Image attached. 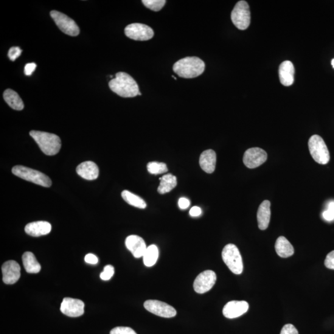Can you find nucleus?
I'll use <instances>...</instances> for the list:
<instances>
[{"label":"nucleus","mask_w":334,"mask_h":334,"mask_svg":"<svg viewBox=\"0 0 334 334\" xmlns=\"http://www.w3.org/2000/svg\"><path fill=\"white\" fill-rule=\"evenodd\" d=\"M12 172L19 178L42 187L49 188L52 184L51 179L44 173L22 165L14 167Z\"/></svg>","instance_id":"obj_4"},{"label":"nucleus","mask_w":334,"mask_h":334,"mask_svg":"<svg viewBox=\"0 0 334 334\" xmlns=\"http://www.w3.org/2000/svg\"><path fill=\"white\" fill-rule=\"evenodd\" d=\"M280 83L285 86L292 85L294 82V68L290 61H285L280 64L279 69Z\"/></svg>","instance_id":"obj_20"},{"label":"nucleus","mask_w":334,"mask_h":334,"mask_svg":"<svg viewBox=\"0 0 334 334\" xmlns=\"http://www.w3.org/2000/svg\"><path fill=\"white\" fill-rule=\"evenodd\" d=\"M217 276L214 271L207 270L201 272L196 278L193 287L196 293L203 294L211 290L215 284Z\"/></svg>","instance_id":"obj_11"},{"label":"nucleus","mask_w":334,"mask_h":334,"mask_svg":"<svg viewBox=\"0 0 334 334\" xmlns=\"http://www.w3.org/2000/svg\"><path fill=\"white\" fill-rule=\"evenodd\" d=\"M142 3L145 7L154 11H159L164 7L165 0H142Z\"/></svg>","instance_id":"obj_29"},{"label":"nucleus","mask_w":334,"mask_h":334,"mask_svg":"<svg viewBox=\"0 0 334 334\" xmlns=\"http://www.w3.org/2000/svg\"><path fill=\"white\" fill-rule=\"evenodd\" d=\"M50 16L54 20L59 29L63 33L72 36V37H76L80 34V28L73 19L57 11H52L50 12Z\"/></svg>","instance_id":"obj_8"},{"label":"nucleus","mask_w":334,"mask_h":334,"mask_svg":"<svg viewBox=\"0 0 334 334\" xmlns=\"http://www.w3.org/2000/svg\"><path fill=\"white\" fill-rule=\"evenodd\" d=\"M125 245L136 258L142 257L147 248L144 240L137 235L129 236L126 238Z\"/></svg>","instance_id":"obj_16"},{"label":"nucleus","mask_w":334,"mask_h":334,"mask_svg":"<svg viewBox=\"0 0 334 334\" xmlns=\"http://www.w3.org/2000/svg\"><path fill=\"white\" fill-rule=\"evenodd\" d=\"M217 161V156L214 151L206 150L201 154L199 165L205 172L212 173L214 172Z\"/></svg>","instance_id":"obj_21"},{"label":"nucleus","mask_w":334,"mask_h":334,"mask_svg":"<svg viewBox=\"0 0 334 334\" xmlns=\"http://www.w3.org/2000/svg\"><path fill=\"white\" fill-rule=\"evenodd\" d=\"M22 50L18 47H11L8 52V57L11 61H15L21 55Z\"/></svg>","instance_id":"obj_32"},{"label":"nucleus","mask_w":334,"mask_h":334,"mask_svg":"<svg viewBox=\"0 0 334 334\" xmlns=\"http://www.w3.org/2000/svg\"><path fill=\"white\" fill-rule=\"evenodd\" d=\"M327 209L334 212V201L329 202V204L327 205Z\"/></svg>","instance_id":"obj_40"},{"label":"nucleus","mask_w":334,"mask_h":334,"mask_svg":"<svg viewBox=\"0 0 334 334\" xmlns=\"http://www.w3.org/2000/svg\"><path fill=\"white\" fill-rule=\"evenodd\" d=\"M331 64H332V65L333 66V68L334 69V59L332 61H331Z\"/></svg>","instance_id":"obj_41"},{"label":"nucleus","mask_w":334,"mask_h":334,"mask_svg":"<svg viewBox=\"0 0 334 334\" xmlns=\"http://www.w3.org/2000/svg\"><path fill=\"white\" fill-rule=\"evenodd\" d=\"M275 248H276L277 254L281 257H290L294 254L293 246L284 237H280L277 238Z\"/></svg>","instance_id":"obj_22"},{"label":"nucleus","mask_w":334,"mask_h":334,"mask_svg":"<svg viewBox=\"0 0 334 334\" xmlns=\"http://www.w3.org/2000/svg\"><path fill=\"white\" fill-rule=\"evenodd\" d=\"M268 159V154L259 147H252L247 150L243 156V163L249 168L259 167Z\"/></svg>","instance_id":"obj_12"},{"label":"nucleus","mask_w":334,"mask_h":334,"mask_svg":"<svg viewBox=\"0 0 334 334\" xmlns=\"http://www.w3.org/2000/svg\"><path fill=\"white\" fill-rule=\"evenodd\" d=\"M36 68H37V64L35 63H27L25 66L24 74L28 76V77H30L34 72Z\"/></svg>","instance_id":"obj_35"},{"label":"nucleus","mask_w":334,"mask_h":334,"mask_svg":"<svg viewBox=\"0 0 334 334\" xmlns=\"http://www.w3.org/2000/svg\"><path fill=\"white\" fill-rule=\"evenodd\" d=\"M205 63L200 58L188 57L181 59L174 64L173 69L179 77L195 78L203 73Z\"/></svg>","instance_id":"obj_2"},{"label":"nucleus","mask_w":334,"mask_h":334,"mask_svg":"<svg viewBox=\"0 0 334 334\" xmlns=\"http://www.w3.org/2000/svg\"><path fill=\"white\" fill-rule=\"evenodd\" d=\"M22 262L25 269L28 273L38 274L41 270V266L39 263L34 254L31 252H26L22 256Z\"/></svg>","instance_id":"obj_24"},{"label":"nucleus","mask_w":334,"mask_h":334,"mask_svg":"<svg viewBox=\"0 0 334 334\" xmlns=\"http://www.w3.org/2000/svg\"><path fill=\"white\" fill-rule=\"evenodd\" d=\"M51 224L46 221H33L28 224L25 227L26 234L34 237L48 235L51 232Z\"/></svg>","instance_id":"obj_18"},{"label":"nucleus","mask_w":334,"mask_h":334,"mask_svg":"<svg viewBox=\"0 0 334 334\" xmlns=\"http://www.w3.org/2000/svg\"><path fill=\"white\" fill-rule=\"evenodd\" d=\"M145 310L155 315L165 318H173L177 312L175 308L167 303L159 301V300H147L144 303Z\"/></svg>","instance_id":"obj_9"},{"label":"nucleus","mask_w":334,"mask_h":334,"mask_svg":"<svg viewBox=\"0 0 334 334\" xmlns=\"http://www.w3.org/2000/svg\"><path fill=\"white\" fill-rule=\"evenodd\" d=\"M122 196L126 203L131 205V206L137 207V208L139 209H145L147 206V204L145 203L144 199L129 192L128 190L123 191L122 193Z\"/></svg>","instance_id":"obj_26"},{"label":"nucleus","mask_w":334,"mask_h":334,"mask_svg":"<svg viewBox=\"0 0 334 334\" xmlns=\"http://www.w3.org/2000/svg\"><path fill=\"white\" fill-rule=\"evenodd\" d=\"M4 98L5 102L14 110L18 111L23 110L24 103L16 92L10 89L6 90L4 93Z\"/></svg>","instance_id":"obj_23"},{"label":"nucleus","mask_w":334,"mask_h":334,"mask_svg":"<svg viewBox=\"0 0 334 334\" xmlns=\"http://www.w3.org/2000/svg\"><path fill=\"white\" fill-rule=\"evenodd\" d=\"M231 19L238 29H248L251 22V13L248 3L245 1L238 2L232 11Z\"/></svg>","instance_id":"obj_7"},{"label":"nucleus","mask_w":334,"mask_h":334,"mask_svg":"<svg viewBox=\"0 0 334 334\" xmlns=\"http://www.w3.org/2000/svg\"><path fill=\"white\" fill-rule=\"evenodd\" d=\"M30 135L47 156H55L60 151L61 141L56 134L39 131H31Z\"/></svg>","instance_id":"obj_3"},{"label":"nucleus","mask_w":334,"mask_h":334,"mask_svg":"<svg viewBox=\"0 0 334 334\" xmlns=\"http://www.w3.org/2000/svg\"><path fill=\"white\" fill-rule=\"evenodd\" d=\"M115 273L114 266L111 265L106 266L103 269V271L100 274V279L103 280H109L113 277Z\"/></svg>","instance_id":"obj_30"},{"label":"nucleus","mask_w":334,"mask_h":334,"mask_svg":"<svg viewBox=\"0 0 334 334\" xmlns=\"http://www.w3.org/2000/svg\"><path fill=\"white\" fill-rule=\"evenodd\" d=\"M3 280L6 284L12 285L21 277V267L15 261H8L2 266Z\"/></svg>","instance_id":"obj_14"},{"label":"nucleus","mask_w":334,"mask_h":334,"mask_svg":"<svg viewBox=\"0 0 334 334\" xmlns=\"http://www.w3.org/2000/svg\"><path fill=\"white\" fill-rule=\"evenodd\" d=\"M142 257L145 266L152 267L155 265L159 257L158 248L155 245L148 246Z\"/></svg>","instance_id":"obj_27"},{"label":"nucleus","mask_w":334,"mask_h":334,"mask_svg":"<svg viewBox=\"0 0 334 334\" xmlns=\"http://www.w3.org/2000/svg\"><path fill=\"white\" fill-rule=\"evenodd\" d=\"M108 85L112 91L122 97H136L140 92L136 81L124 72H118Z\"/></svg>","instance_id":"obj_1"},{"label":"nucleus","mask_w":334,"mask_h":334,"mask_svg":"<svg viewBox=\"0 0 334 334\" xmlns=\"http://www.w3.org/2000/svg\"><path fill=\"white\" fill-rule=\"evenodd\" d=\"M61 313L67 316L77 318L84 313V303L80 300L65 298L61 304Z\"/></svg>","instance_id":"obj_13"},{"label":"nucleus","mask_w":334,"mask_h":334,"mask_svg":"<svg viewBox=\"0 0 334 334\" xmlns=\"http://www.w3.org/2000/svg\"><path fill=\"white\" fill-rule=\"evenodd\" d=\"M190 202L187 198H181L179 199L178 206L181 209H186L190 206Z\"/></svg>","instance_id":"obj_37"},{"label":"nucleus","mask_w":334,"mask_h":334,"mask_svg":"<svg viewBox=\"0 0 334 334\" xmlns=\"http://www.w3.org/2000/svg\"><path fill=\"white\" fill-rule=\"evenodd\" d=\"M221 256L224 262L233 273L240 275L243 271L242 257L239 249L234 244H228L224 247Z\"/></svg>","instance_id":"obj_5"},{"label":"nucleus","mask_w":334,"mask_h":334,"mask_svg":"<svg viewBox=\"0 0 334 334\" xmlns=\"http://www.w3.org/2000/svg\"><path fill=\"white\" fill-rule=\"evenodd\" d=\"M324 265L327 268L334 270V251L330 252L327 255L324 261Z\"/></svg>","instance_id":"obj_33"},{"label":"nucleus","mask_w":334,"mask_h":334,"mask_svg":"<svg viewBox=\"0 0 334 334\" xmlns=\"http://www.w3.org/2000/svg\"><path fill=\"white\" fill-rule=\"evenodd\" d=\"M148 172L153 175L166 173L168 171L167 165L165 163L151 162L147 165Z\"/></svg>","instance_id":"obj_28"},{"label":"nucleus","mask_w":334,"mask_h":334,"mask_svg":"<svg viewBox=\"0 0 334 334\" xmlns=\"http://www.w3.org/2000/svg\"><path fill=\"white\" fill-rule=\"evenodd\" d=\"M110 334H137L133 329L128 327H117L110 331Z\"/></svg>","instance_id":"obj_31"},{"label":"nucleus","mask_w":334,"mask_h":334,"mask_svg":"<svg viewBox=\"0 0 334 334\" xmlns=\"http://www.w3.org/2000/svg\"><path fill=\"white\" fill-rule=\"evenodd\" d=\"M79 175L87 180H94L99 176V168L94 162L86 161L81 163L77 168Z\"/></svg>","instance_id":"obj_17"},{"label":"nucleus","mask_w":334,"mask_h":334,"mask_svg":"<svg viewBox=\"0 0 334 334\" xmlns=\"http://www.w3.org/2000/svg\"><path fill=\"white\" fill-rule=\"evenodd\" d=\"M248 309L249 304L245 301H231L225 305L223 314L228 319L237 318L245 314Z\"/></svg>","instance_id":"obj_15"},{"label":"nucleus","mask_w":334,"mask_h":334,"mask_svg":"<svg viewBox=\"0 0 334 334\" xmlns=\"http://www.w3.org/2000/svg\"><path fill=\"white\" fill-rule=\"evenodd\" d=\"M280 334H299L293 325L288 324L283 327Z\"/></svg>","instance_id":"obj_34"},{"label":"nucleus","mask_w":334,"mask_h":334,"mask_svg":"<svg viewBox=\"0 0 334 334\" xmlns=\"http://www.w3.org/2000/svg\"><path fill=\"white\" fill-rule=\"evenodd\" d=\"M322 217H323L325 220L329 221H332L334 220V212L329 209H327L322 213Z\"/></svg>","instance_id":"obj_38"},{"label":"nucleus","mask_w":334,"mask_h":334,"mask_svg":"<svg viewBox=\"0 0 334 334\" xmlns=\"http://www.w3.org/2000/svg\"><path fill=\"white\" fill-rule=\"evenodd\" d=\"M85 261L90 265H96L98 263V258L95 255L89 253L86 255Z\"/></svg>","instance_id":"obj_36"},{"label":"nucleus","mask_w":334,"mask_h":334,"mask_svg":"<svg viewBox=\"0 0 334 334\" xmlns=\"http://www.w3.org/2000/svg\"><path fill=\"white\" fill-rule=\"evenodd\" d=\"M309 150L314 161L325 165L330 161V154L326 144L321 136L313 135L309 139Z\"/></svg>","instance_id":"obj_6"},{"label":"nucleus","mask_w":334,"mask_h":334,"mask_svg":"<svg viewBox=\"0 0 334 334\" xmlns=\"http://www.w3.org/2000/svg\"><path fill=\"white\" fill-rule=\"evenodd\" d=\"M271 203L268 200H265L260 204L257 210V219L258 227L261 230L268 228L271 220Z\"/></svg>","instance_id":"obj_19"},{"label":"nucleus","mask_w":334,"mask_h":334,"mask_svg":"<svg viewBox=\"0 0 334 334\" xmlns=\"http://www.w3.org/2000/svg\"><path fill=\"white\" fill-rule=\"evenodd\" d=\"M125 33L128 38L137 41L150 40L154 35V30L151 27L140 23L128 25L125 28Z\"/></svg>","instance_id":"obj_10"},{"label":"nucleus","mask_w":334,"mask_h":334,"mask_svg":"<svg viewBox=\"0 0 334 334\" xmlns=\"http://www.w3.org/2000/svg\"><path fill=\"white\" fill-rule=\"evenodd\" d=\"M159 179L161 180V183L157 191L161 195L170 192L177 185V179L172 174H167Z\"/></svg>","instance_id":"obj_25"},{"label":"nucleus","mask_w":334,"mask_h":334,"mask_svg":"<svg viewBox=\"0 0 334 334\" xmlns=\"http://www.w3.org/2000/svg\"><path fill=\"white\" fill-rule=\"evenodd\" d=\"M138 95H141V92H139V93Z\"/></svg>","instance_id":"obj_42"},{"label":"nucleus","mask_w":334,"mask_h":334,"mask_svg":"<svg viewBox=\"0 0 334 334\" xmlns=\"http://www.w3.org/2000/svg\"><path fill=\"white\" fill-rule=\"evenodd\" d=\"M202 214V210L200 207L198 206H194L191 209L190 211V214L192 217H198V216L201 215Z\"/></svg>","instance_id":"obj_39"}]
</instances>
